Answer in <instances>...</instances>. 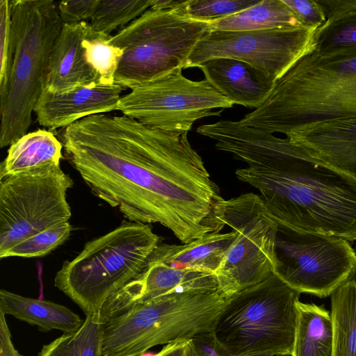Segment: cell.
Returning a JSON list of instances; mask_svg holds the SVG:
<instances>
[{
	"label": "cell",
	"mask_w": 356,
	"mask_h": 356,
	"mask_svg": "<svg viewBox=\"0 0 356 356\" xmlns=\"http://www.w3.org/2000/svg\"><path fill=\"white\" fill-rule=\"evenodd\" d=\"M61 143L92 193L129 221L159 223L184 244L218 232L223 198L188 133L103 113L63 128Z\"/></svg>",
	"instance_id": "cell-1"
},
{
	"label": "cell",
	"mask_w": 356,
	"mask_h": 356,
	"mask_svg": "<svg viewBox=\"0 0 356 356\" xmlns=\"http://www.w3.org/2000/svg\"><path fill=\"white\" fill-rule=\"evenodd\" d=\"M207 136L247 167L241 181L260 192L279 226L356 241V179L289 138L240 121L211 124Z\"/></svg>",
	"instance_id": "cell-2"
},
{
	"label": "cell",
	"mask_w": 356,
	"mask_h": 356,
	"mask_svg": "<svg viewBox=\"0 0 356 356\" xmlns=\"http://www.w3.org/2000/svg\"><path fill=\"white\" fill-rule=\"evenodd\" d=\"M356 119V50L299 58L277 81L266 102L240 120L270 133L327 121Z\"/></svg>",
	"instance_id": "cell-3"
},
{
	"label": "cell",
	"mask_w": 356,
	"mask_h": 356,
	"mask_svg": "<svg viewBox=\"0 0 356 356\" xmlns=\"http://www.w3.org/2000/svg\"><path fill=\"white\" fill-rule=\"evenodd\" d=\"M161 238L149 224L124 221L88 241L56 273L54 286L86 316L98 312L112 296L144 270Z\"/></svg>",
	"instance_id": "cell-4"
},
{
	"label": "cell",
	"mask_w": 356,
	"mask_h": 356,
	"mask_svg": "<svg viewBox=\"0 0 356 356\" xmlns=\"http://www.w3.org/2000/svg\"><path fill=\"white\" fill-rule=\"evenodd\" d=\"M228 299L219 289L190 290L131 306L103 322L102 356H140L211 332Z\"/></svg>",
	"instance_id": "cell-5"
},
{
	"label": "cell",
	"mask_w": 356,
	"mask_h": 356,
	"mask_svg": "<svg viewBox=\"0 0 356 356\" xmlns=\"http://www.w3.org/2000/svg\"><path fill=\"white\" fill-rule=\"evenodd\" d=\"M184 1L151 0L144 13L111 35L123 54L115 84L133 89L163 77L185 64L196 44L211 30L191 19Z\"/></svg>",
	"instance_id": "cell-6"
},
{
	"label": "cell",
	"mask_w": 356,
	"mask_h": 356,
	"mask_svg": "<svg viewBox=\"0 0 356 356\" xmlns=\"http://www.w3.org/2000/svg\"><path fill=\"white\" fill-rule=\"evenodd\" d=\"M11 20L14 52L7 90L0 99L1 148L28 133L44 90L49 54L63 26L52 0H12Z\"/></svg>",
	"instance_id": "cell-7"
},
{
	"label": "cell",
	"mask_w": 356,
	"mask_h": 356,
	"mask_svg": "<svg viewBox=\"0 0 356 356\" xmlns=\"http://www.w3.org/2000/svg\"><path fill=\"white\" fill-rule=\"evenodd\" d=\"M300 296L273 274L229 297L211 334L230 356H291Z\"/></svg>",
	"instance_id": "cell-8"
},
{
	"label": "cell",
	"mask_w": 356,
	"mask_h": 356,
	"mask_svg": "<svg viewBox=\"0 0 356 356\" xmlns=\"http://www.w3.org/2000/svg\"><path fill=\"white\" fill-rule=\"evenodd\" d=\"M218 232L231 228L235 238L215 273L227 297L258 284L275 273L278 225L260 195L246 193L222 199L214 208Z\"/></svg>",
	"instance_id": "cell-9"
},
{
	"label": "cell",
	"mask_w": 356,
	"mask_h": 356,
	"mask_svg": "<svg viewBox=\"0 0 356 356\" xmlns=\"http://www.w3.org/2000/svg\"><path fill=\"white\" fill-rule=\"evenodd\" d=\"M72 178L60 164L46 165L0 181V257L16 243L69 222L67 191Z\"/></svg>",
	"instance_id": "cell-10"
},
{
	"label": "cell",
	"mask_w": 356,
	"mask_h": 356,
	"mask_svg": "<svg viewBox=\"0 0 356 356\" xmlns=\"http://www.w3.org/2000/svg\"><path fill=\"white\" fill-rule=\"evenodd\" d=\"M178 68L137 86L121 97L117 106L124 115L162 131L188 133L198 120L219 116L233 104L206 79L193 81Z\"/></svg>",
	"instance_id": "cell-11"
},
{
	"label": "cell",
	"mask_w": 356,
	"mask_h": 356,
	"mask_svg": "<svg viewBox=\"0 0 356 356\" xmlns=\"http://www.w3.org/2000/svg\"><path fill=\"white\" fill-rule=\"evenodd\" d=\"M275 270L281 280L301 293L325 298L349 280L356 252L335 236L278 225Z\"/></svg>",
	"instance_id": "cell-12"
},
{
	"label": "cell",
	"mask_w": 356,
	"mask_h": 356,
	"mask_svg": "<svg viewBox=\"0 0 356 356\" xmlns=\"http://www.w3.org/2000/svg\"><path fill=\"white\" fill-rule=\"evenodd\" d=\"M314 29L282 27L254 31H210L195 45L184 68L226 58L245 62L277 81L313 49Z\"/></svg>",
	"instance_id": "cell-13"
},
{
	"label": "cell",
	"mask_w": 356,
	"mask_h": 356,
	"mask_svg": "<svg viewBox=\"0 0 356 356\" xmlns=\"http://www.w3.org/2000/svg\"><path fill=\"white\" fill-rule=\"evenodd\" d=\"M215 273L191 268H176L148 260L143 273L102 306L103 322L127 308L159 296L190 290H216Z\"/></svg>",
	"instance_id": "cell-14"
},
{
	"label": "cell",
	"mask_w": 356,
	"mask_h": 356,
	"mask_svg": "<svg viewBox=\"0 0 356 356\" xmlns=\"http://www.w3.org/2000/svg\"><path fill=\"white\" fill-rule=\"evenodd\" d=\"M123 89L117 84H94L62 92L44 90L33 112L40 126L65 128L88 116L116 110Z\"/></svg>",
	"instance_id": "cell-15"
},
{
	"label": "cell",
	"mask_w": 356,
	"mask_h": 356,
	"mask_svg": "<svg viewBox=\"0 0 356 356\" xmlns=\"http://www.w3.org/2000/svg\"><path fill=\"white\" fill-rule=\"evenodd\" d=\"M286 138L356 179V119L310 124L290 132Z\"/></svg>",
	"instance_id": "cell-16"
},
{
	"label": "cell",
	"mask_w": 356,
	"mask_h": 356,
	"mask_svg": "<svg viewBox=\"0 0 356 356\" xmlns=\"http://www.w3.org/2000/svg\"><path fill=\"white\" fill-rule=\"evenodd\" d=\"M88 25V22L63 25L49 54L44 90L62 92L100 85L85 56L83 40Z\"/></svg>",
	"instance_id": "cell-17"
},
{
	"label": "cell",
	"mask_w": 356,
	"mask_h": 356,
	"mask_svg": "<svg viewBox=\"0 0 356 356\" xmlns=\"http://www.w3.org/2000/svg\"><path fill=\"white\" fill-rule=\"evenodd\" d=\"M205 79L233 104L259 108L271 93L276 80L250 65L218 58L197 66Z\"/></svg>",
	"instance_id": "cell-18"
},
{
	"label": "cell",
	"mask_w": 356,
	"mask_h": 356,
	"mask_svg": "<svg viewBox=\"0 0 356 356\" xmlns=\"http://www.w3.org/2000/svg\"><path fill=\"white\" fill-rule=\"evenodd\" d=\"M234 232H212L186 244L160 243L149 260L176 268H191L215 273L233 243Z\"/></svg>",
	"instance_id": "cell-19"
},
{
	"label": "cell",
	"mask_w": 356,
	"mask_h": 356,
	"mask_svg": "<svg viewBox=\"0 0 356 356\" xmlns=\"http://www.w3.org/2000/svg\"><path fill=\"white\" fill-rule=\"evenodd\" d=\"M0 309L4 314L47 332L58 330L63 333L72 332L83 323L78 314L67 307L46 300L35 299L0 290Z\"/></svg>",
	"instance_id": "cell-20"
},
{
	"label": "cell",
	"mask_w": 356,
	"mask_h": 356,
	"mask_svg": "<svg viewBox=\"0 0 356 356\" xmlns=\"http://www.w3.org/2000/svg\"><path fill=\"white\" fill-rule=\"evenodd\" d=\"M63 145L51 131L28 132L9 146L0 165V181L46 165L60 164Z\"/></svg>",
	"instance_id": "cell-21"
},
{
	"label": "cell",
	"mask_w": 356,
	"mask_h": 356,
	"mask_svg": "<svg viewBox=\"0 0 356 356\" xmlns=\"http://www.w3.org/2000/svg\"><path fill=\"white\" fill-rule=\"evenodd\" d=\"M325 22L316 29L313 50L327 54L356 50V0H317Z\"/></svg>",
	"instance_id": "cell-22"
},
{
	"label": "cell",
	"mask_w": 356,
	"mask_h": 356,
	"mask_svg": "<svg viewBox=\"0 0 356 356\" xmlns=\"http://www.w3.org/2000/svg\"><path fill=\"white\" fill-rule=\"evenodd\" d=\"M298 315L291 356H333L331 314L314 303H296Z\"/></svg>",
	"instance_id": "cell-23"
},
{
	"label": "cell",
	"mask_w": 356,
	"mask_h": 356,
	"mask_svg": "<svg viewBox=\"0 0 356 356\" xmlns=\"http://www.w3.org/2000/svg\"><path fill=\"white\" fill-rule=\"evenodd\" d=\"M211 31H254L303 26L283 0H261L231 16L209 22Z\"/></svg>",
	"instance_id": "cell-24"
},
{
	"label": "cell",
	"mask_w": 356,
	"mask_h": 356,
	"mask_svg": "<svg viewBox=\"0 0 356 356\" xmlns=\"http://www.w3.org/2000/svg\"><path fill=\"white\" fill-rule=\"evenodd\" d=\"M330 296L333 356H356V283L348 280Z\"/></svg>",
	"instance_id": "cell-25"
},
{
	"label": "cell",
	"mask_w": 356,
	"mask_h": 356,
	"mask_svg": "<svg viewBox=\"0 0 356 356\" xmlns=\"http://www.w3.org/2000/svg\"><path fill=\"white\" fill-rule=\"evenodd\" d=\"M103 321L100 312L86 316L76 331L44 345L38 356H102Z\"/></svg>",
	"instance_id": "cell-26"
},
{
	"label": "cell",
	"mask_w": 356,
	"mask_h": 356,
	"mask_svg": "<svg viewBox=\"0 0 356 356\" xmlns=\"http://www.w3.org/2000/svg\"><path fill=\"white\" fill-rule=\"evenodd\" d=\"M112 35L95 30L89 24L83 40L86 61L100 85L115 84V76L123 52L110 41Z\"/></svg>",
	"instance_id": "cell-27"
},
{
	"label": "cell",
	"mask_w": 356,
	"mask_h": 356,
	"mask_svg": "<svg viewBox=\"0 0 356 356\" xmlns=\"http://www.w3.org/2000/svg\"><path fill=\"white\" fill-rule=\"evenodd\" d=\"M151 5V0H99L90 25L96 31L111 35L140 17Z\"/></svg>",
	"instance_id": "cell-28"
},
{
	"label": "cell",
	"mask_w": 356,
	"mask_h": 356,
	"mask_svg": "<svg viewBox=\"0 0 356 356\" xmlns=\"http://www.w3.org/2000/svg\"><path fill=\"white\" fill-rule=\"evenodd\" d=\"M72 230L69 222L56 225L16 243L0 258L43 257L61 245L68 238Z\"/></svg>",
	"instance_id": "cell-29"
},
{
	"label": "cell",
	"mask_w": 356,
	"mask_h": 356,
	"mask_svg": "<svg viewBox=\"0 0 356 356\" xmlns=\"http://www.w3.org/2000/svg\"><path fill=\"white\" fill-rule=\"evenodd\" d=\"M261 0H187L184 6L186 15L192 19L211 22L225 18L251 6Z\"/></svg>",
	"instance_id": "cell-30"
},
{
	"label": "cell",
	"mask_w": 356,
	"mask_h": 356,
	"mask_svg": "<svg viewBox=\"0 0 356 356\" xmlns=\"http://www.w3.org/2000/svg\"><path fill=\"white\" fill-rule=\"evenodd\" d=\"M14 52L11 1H0V99L6 95Z\"/></svg>",
	"instance_id": "cell-31"
},
{
	"label": "cell",
	"mask_w": 356,
	"mask_h": 356,
	"mask_svg": "<svg viewBox=\"0 0 356 356\" xmlns=\"http://www.w3.org/2000/svg\"><path fill=\"white\" fill-rule=\"evenodd\" d=\"M99 0H65L57 2V8L63 25L77 24L91 19Z\"/></svg>",
	"instance_id": "cell-32"
},
{
	"label": "cell",
	"mask_w": 356,
	"mask_h": 356,
	"mask_svg": "<svg viewBox=\"0 0 356 356\" xmlns=\"http://www.w3.org/2000/svg\"><path fill=\"white\" fill-rule=\"evenodd\" d=\"M296 15L301 25L316 29L325 22V16L317 0H283Z\"/></svg>",
	"instance_id": "cell-33"
},
{
	"label": "cell",
	"mask_w": 356,
	"mask_h": 356,
	"mask_svg": "<svg viewBox=\"0 0 356 356\" xmlns=\"http://www.w3.org/2000/svg\"><path fill=\"white\" fill-rule=\"evenodd\" d=\"M0 356H23L15 348L6 314L0 309Z\"/></svg>",
	"instance_id": "cell-34"
},
{
	"label": "cell",
	"mask_w": 356,
	"mask_h": 356,
	"mask_svg": "<svg viewBox=\"0 0 356 356\" xmlns=\"http://www.w3.org/2000/svg\"><path fill=\"white\" fill-rule=\"evenodd\" d=\"M154 356H194L192 340H184L165 345Z\"/></svg>",
	"instance_id": "cell-35"
},
{
	"label": "cell",
	"mask_w": 356,
	"mask_h": 356,
	"mask_svg": "<svg viewBox=\"0 0 356 356\" xmlns=\"http://www.w3.org/2000/svg\"><path fill=\"white\" fill-rule=\"evenodd\" d=\"M349 280H352V281H353L354 282L356 283V264H355V268L353 270V273L350 275V277Z\"/></svg>",
	"instance_id": "cell-36"
}]
</instances>
